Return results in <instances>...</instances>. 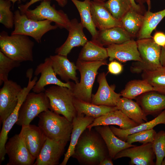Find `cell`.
Wrapping results in <instances>:
<instances>
[{
	"instance_id": "obj_1",
	"label": "cell",
	"mask_w": 165,
	"mask_h": 165,
	"mask_svg": "<svg viewBox=\"0 0 165 165\" xmlns=\"http://www.w3.org/2000/svg\"><path fill=\"white\" fill-rule=\"evenodd\" d=\"M108 148L100 134L94 129L86 128L75 148L72 157L82 165H99L109 156Z\"/></svg>"
},
{
	"instance_id": "obj_2",
	"label": "cell",
	"mask_w": 165,
	"mask_h": 165,
	"mask_svg": "<svg viewBox=\"0 0 165 165\" xmlns=\"http://www.w3.org/2000/svg\"><path fill=\"white\" fill-rule=\"evenodd\" d=\"M50 109L38 116V126L46 137L57 141L66 143L70 140L72 122Z\"/></svg>"
},
{
	"instance_id": "obj_3",
	"label": "cell",
	"mask_w": 165,
	"mask_h": 165,
	"mask_svg": "<svg viewBox=\"0 0 165 165\" xmlns=\"http://www.w3.org/2000/svg\"><path fill=\"white\" fill-rule=\"evenodd\" d=\"M34 42L28 36L19 34L8 35L3 31L0 34V51L13 60L20 63L33 61Z\"/></svg>"
},
{
	"instance_id": "obj_4",
	"label": "cell",
	"mask_w": 165,
	"mask_h": 165,
	"mask_svg": "<svg viewBox=\"0 0 165 165\" xmlns=\"http://www.w3.org/2000/svg\"><path fill=\"white\" fill-rule=\"evenodd\" d=\"M107 64L106 60L84 61L77 60L76 65L81 78L79 82L73 83L72 90L75 98L91 103L92 88L98 70L101 66Z\"/></svg>"
},
{
	"instance_id": "obj_5",
	"label": "cell",
	"mask_w": 165,
	"mask_h": 165,
	"mask_svg": "<svg viewBox=\"0 0 165 165\" xmlns=\"http://www.w3.org/2000/svg\"><path fill=\"white\" fill-rule=\"evenodd\" d=\"M44 92L49 100L50 109L72 122L77 116L74 103L75 98L72 90L55 85L46 89Z\"/></svg>"
},
{
	"instance_id": "obj_6",
	"label": "cell",
	"mask_w": 165,
	"mask_h": 165,
	"mask_svg": "<svg viewBox=\"0 0 165 165\" xmlns=\"http://www.w3.org/2000/svg\"><path fill=\"white\" fill-rule=\"evenodd\" d=\"M136 42L141 61L131 65L130 69L132 73H139L162 67L160 61L161 47L155 43L152 37L138 39Z\"/></svg>"
},
{
	"instance_id": "obj_7",
	"label": "cell",
	"mask_w": 165,
	"mask_h": 165,
	"mask_svg": "<svg viewBox=\"0 0 165 165\" xmlns=\"http://www.w3.org/2000/svg\"><path fill=\"white\" fill-rule=\"evenodd\" d=\"M52 22L46 20H35L28 18L25 14H21L19 10L14 13V29L11 35L22 34L33 38L41 43L43 35L47 32L56 29L58 27L52 25Z\"/></svg>"
},
{
	"instance_id": "obj_8",
	"label": "cell",
	"mask_w": 165,
	"mask_h": 165,
	"mask_svg": "<svg viewBox=\"0 0 165 165\" xmlns=\"http://www.w3.org/2000/svg\"><path fill=\"white\" fill-rule=\"evenodd\" d=\"M50 108L49 100L44 92H29L20 108L16 124L29 125L35 117Z\"/></svg>"
},
{
	"instance_id": "obj_9",
	"label": "cell",
	"mask_w": 165,
	"mask_h": 165,
	"mask_svg": "<svg viewBox=\"0 0 165 165\" xmlns=\"http://www.w3.org/2000/svg\"><path fill=\"white\" fill-rule=\"evenodd\" d=\"M51 0H43L33 9H28L24 14L30 19L35 20H48L55 23L61 28L68 31L71 25L67 14L62 10H57L51 5Z\"/></svg>"
},
{
	"instance_id": "obj_10",
	"label": "cell",
	"mask_w": 165,
	"mask_h": 165,
	"mask_svg": "<svg viewBox=\"0 0 165 165\" xmlns=\"http://www.w3.org/2000/svg\"><path fill=\"white\" fill-rule=\"evenodd\" d=\"M5 149L9 158L6 165H34L36 159L28 149L21 131L9 139Z\"/></svg>"
},
{
	"instance_id": "obj_11",
	"label": "cell",
	"mask_w": 165,
	"mask_h": 165,
	"mask_svg": "<svg viewBox=\"0 0 165 165\" xmlns=\"http://www.w3.org/2000/svg\"><path fill=\"white\" fill-rule=\"evenodd\" d=\"M28 79V82L27 86L23 88L19 95L18 102L15 108L2 124L0 134V163L5 159L6 154L5 146L8 138V134L17 120L19 112L22 104L27 95L32 90L38 80L36 76H35L32 80H31L32 77H29Z\"/></svg>"
},
{
	"instance_id": "obj_12",
	"label": "cell",
	"mask_w": 165,
	"mask_h": 165,
	"mask_svg": "<svg viewBox=\"0 0 165 165\" xmlns=\"http://www.w3.org/2000/svg\"><path fill=\"white\" fill-rule=\"evenodd\" d=\"M23 88L16 82L8 80L0 89V120L3 124L16 106Z\"/></svg>"
},
{
	"instance_id": "obj_13",
	"label": "cell",
	"mask_w": 165,
	"mask_h": 165,
	"mask_svg": "<svg viewBox=\"0 0 165 165\" xmlns=\"http://www.w3.org/2000/svg\"><path fill=\"white\" fill-rule=\"evenodd\" d=\"M39 74H41L40 76L32 90L35 93L44 92L45 86L50 84L66 87L72 90L73 82L69 81L64 82L57 78L52 67L51 59L50 57L46 58L43 63L37 66L34 75L37 76Z\"/></svg>"
},
{
	"instance_id": "obj_14",
	"label": "cell",
	"mask_w": 165,
	"mask_h": 165,
	"mask_svg": "<svg viewBox=\"0 0 165 165\" xmlns=\"http://www.w3.org/2000/svg\"><path fill=\"white\" fill-rule=\"evenodd\" d=\"M155 156L152 143H148L125 148L118 152L113 159L127 157L130 159V165H155Z\"/></svg>"
},
{
	"instance_id": "obj_15",
	"label": "cell",
	"mask_w": 165,
	"mask_h": 165,
	"mask_svg": "<svg viewBox=\"0 0 165 165\" xmlns=\"http://www.w3.org/2000/svg\"><path fill=\"white\" fill-rule=\"evenodd\" d=\"M106 49L110 61L114 60L122 62L141 61L137 42L132 39L122 43L108 45Z\"/></svg>"
},
{
	"instance_id": "obj_16",
	"label": "cell",
	"mask_w": 165,
	"mask_h": 165,
	"mask_svg": "<svg viewBox=\"0 0 165 165\" xmlns=\"http://www.w3.org/2000/svg\"><path fill=\"white\" fill-rule=\"evenodd\" d=\"M66 144L47 138L33 165L58 164Z\"/></svg>"
},
{
	"instance_id": "obj_17",
	"label": "cell",
	"mask_w": 165,
	"mask_h": 165,
	"mask_svg": "<svg viewBox=\"0 0 165 165\" xmlns=\"http://www.w3.org/2000/svg\"><path fill=\"white\" fill-rule=\"evenodd\" d=\"M97 80L98 88L96 94L92 95L91 103L97 105L116 107L121 98L120 94L115 92L114 89L109 86L104 72L98 75Z\"/></svg>"
},
{
	"instance_id": "obj_18",
	"label": "cell",
	"mask_w": 165,
	"mask_h": 165,
	"mask_svg": "<svg viewBox=\"0 0 165 165\" xmlns=\"http://www.w3.org/2000/svg\"><path fill=\"white\" fill-rule=\"evenodd\" d=\"M84 28L76 19L71 20L68 37L65 42L56 49L55 53L67 57L74 47L83 46L88 41L83 31Z\"/></svg>"
},
{
	"instance_id": "obj_19",
	"label": "cell",
	"mask_w": 165,
	"mask_h": 165,
	"mask_svg": "<svg viewBox=\"0 0 165 165\" xmlns=\"http://www.w3.org/2000/svg\"><path fill=\"white\" fill-rule=\"evenodd\" d=\"M135 99L147 116H157L165 109V93L149 91L138 96Z\"/></svg>"
},
{
	"instance_id": "obj_20",
	"label": "cell",
	"mask_w": 165,
	"mask_h": 165,
	"mask_svg": "<svg viewBox=\"0 0 165 165\" xmlns=\"http://www.w3.org/2000/svg\"><path fill=\"white\" fill-rule=\"evenodd\" d=\"M104 3V2L91 1V16L96 27L99 30L116 27L123 28L121 21L112 15Z\"/></svg>"
},
{
	"instance_id": "obj_21",
	"label": "cell",
	"mask_w": 165,
	"mask_h": 165,
	"mask_svg": "<svg viewBox=\"0 0 165 165\" xmlns=\"http://www.w3.org/2000/svg\"><path fill=\"white\" fill-rule=\"evenodd\" d=\"M21 131L28 149L36 159L47 137L39 127L34 125L23 126Z\"/></svg>"
},
{
	"instance_id": "obj_22",
	"label": "cell",
	"mask_w": 165,
	"mask_h": 165,
	"mask_svg": "<svg viewBox=\"0 0 165 165\" xmlns=\"http://www.w3.org/2000/svg\"><path fill=\"white\" fill-rule=\"evenodd\" d=\"M95 118L85 116L83 114L77 115L73 119L72 129L71 134L70 143L64 158L60 165H66L69 158L72 157L74 153L75 148L81 135L91 124Z\"/></svg>"
},
{
	"instance_id": "obj_23",
	"label": "cell",
	"mask_w": 165,
	"mask_h": 165,
	"mask_svg": "<svg viewBox=\"0 0 165 165\" xmlns=\"http://www.w3.org/2000/svg\"><path fill=\"white\" fill-rule=\"evenodd\" d=\"M109 125H117L121 129L127 130L138 124L128 118L120 110L117 109L95 119L87 128L91 129L97 126Z\"/></svg>"
},
{
	"instance_id": "obj_24",
	"label": "cell",
	"mask_w": 165,
	"mask_h": 165,
	"mask_svg": "<svg viewBox=\"0 0 165 165\" xmlns=\"http://www.w3.org/2000/svg\"><path fill=\"white\" fill-rule=\"evenodd\" d=\"M94 127L104 140L109 155L112 159L121 151L136 146L119 138L112 132L109 125L98 126Z\"/></svg>"
},
{
	"instance_id": "obj_25",
	"label": "cell",
	"mask_w": 165,
	"mask_h": 165,
	"mask_svg": "<svg viewBox=\"0 0 165 165\" xmlns=\"http://www.w3.org/2000/svg\"><path fill=\"white\" fill-rule=\"evenodd\" d=\"M50 57L52 61V67L57 75L66 82L70 79L74 81L75 83L79 82L78 78L76 76V65L71 62L67 57L57 54L50 55Z\"/></svg>"
},
{
	"instance_id": "obj_26",
	"label": "cell",
	"mask_w": 165,
	"mask_h": 165,
	"mask_svg": "<svg viewBox=\"0 0 165 165\" xmlns=\"http://www.w3.org/2000/svg\"><path fill=\"white\" fill-rule=\"evenodd\" d=\"M132 39V37L123 28L116 27L99 30L94 40L103 46H108L122 43Z\"/></svg>"
},
{
	"instance_id": "obj_27",
	"label": "cell",
	"mask_w": 165,
	"mask_h": 165,
	"mask_svg": "<svg viewBox=\"0 0 165 165\" xmlns=\"http://www.w3.org/2000/svg\"><path fill=\"white\" fill-rule=\"evenodd\" d=\"M116 107L118 109L138 125L148 121L147 116L140 106L132 99L121 97Z\"/></svg>"
},
{
	"instance_id": "obj_28",
	"label": "cell",
	"mask_w": 165,
	"mask_h": 165,
	"mask_svg": "<svg viewBox=\"0 0 165 165\" xmlns=\"http://www.w3.org/2000/svg\"><path fill=\"white\" fill-rule=\"evenodd\" d=\"M108 57L106 48L97 42L92 39L83 46L78 60L84 61H94L106 60Z\"/></svg>"
},
{
	"instance_id": "obj_29",
	"label": "cell",
	"mask_w": 165,
	"mask_h": 165,
	"mask_svg": "<svg viewBox=\"0 0 165 165\" xmlns=\"http://www.w3.org/2000/svg\"><path fill=\"white\" fill-rule=\"evenodd\" d=\"M165 125V109L152 120L145 122L137 126L127 130H124L111 126L110 127L113 133L119 138L124 141L128 135L139 131L152 129L160 124Z\"/></svg>"
},
{
	"instance_id": "obj_30",
	"label": "cell",
	"mask_w": 165,
	"mask_h": 165,
	"mask_svg": "<svg viewBox=\"0 0 165 165\" xmlns=\"http://www.w3.org/2000/svg\"><path fill=\"white\" fill-rule=\"evenodd\" d=\"M150 9L148 8L144 15L143 24L137 36L138 39L152 38V32L165 16V9L155 13L151 12Z\"/></svg>"
},
{
	"instance_id": "obj_31",
	"label": "cell",
	"mask_w": 165,
	"mask_h": 165,
	"mask_svg": "<svg viewBox=\"0 0 165 165\" xmlns=\"http://www.w3.org/2000/svg\"><path fill=\"white\" fill-rule=\"evenodd\" d=\"M76 7L81 18V23L91 34L92 40H94L97 35L96 29L92 19L91 12V0H71Z\"/></svg>"
},
{
	"instance_id": "obj_32",
	"label": "cell",
	"mask_w": 165,
	"mask_h": 165,
	"mask_svg": "<svg viewBox=\"0 0 165 165\" xmlns=\"http://www.w3.org/2000/svg\"><path fill=\"white\" fill-rule=\"evenodd\" d=\"M74 103L77 115L83 114L85 116L92 117L95 119L108 112L118 109L116 107L97 105L75 98L74 100Z\"/></svg>"
},
{
	"instance_id": "obj_33",
	"label": "cell",
	"mask_w": 165,
	"mask_h": 165,
	"mask_svg": "<svg viewBox=\"0 0 165 165\" xmlns=\"http://www.w3.org/2000/svg\"><path fill=\"white\" fill-rule=\"evenodd\" d=\"M144 15L131 8L122 17L121 21L123 28L132 37H137L143 25Z\"/></svg>"
},
{
	"instance_id": "obj_34",
	"label": "cell",
	"mask_w": 165,
	"mask_h": 165,
	"mask_svg": "<svg viewBox=\"0 0 165 165\" xmlns=\"http://www.w3.org/2000/svg\"><path fill=\"white\" fill-rule=\"evenodd\" d=\"M157 90L144 79L131 80L126 84L120 92L121 96L130 99H135L138 96L147 92Z\"/></svg>"
},
{
	"instance_id": "obj_35",
	"label": "cell",
	"mask_w": 165,
	"mask_h": 165,
	"mask_svg": "<svg viewBox=\"0 0 165 165\" xmlns=\"http://www.w3.org/2000/svg\"><path fill=\"white\" fill-rule=\"evenodd\" d=\"M141 77L158 92L165 94V68L162 66L154 70L145 71Z\"/></svg>"
},
{
	"instance_id": "obj_36",
	"label": "cell",
	"mask_w": 165,
	"mask_h": 165,
	"mask_svg": "<svg viewBox=\"0 0 165 165\" xmlns=\"http://www.w3.org/2000/svg\"><path fill=\"white\" fill-rule=\"evenodd\" d=\"M104 5L116 19L121 21L122 17L132 8L129 0H108Z\"/></svg>"
},
{
	"instance_id": "obj_37",
	"label": "cell",
	"mask_w": 165,
	"mask_h": 165,
	"mask_svg": "<svg viewBox=\"0 0 165 165\" xmlns=\"http://www.w3.org/2000/svg\"><path fill=\"white\" fill-rule=\"evenodd\" d=\"M20 62L10 58L0 50V85L9 80L8 75L13 68L19 67Z\"/></svg>"
},
{
	"instance_id": "obj_38",
	"label": "cell",
	"mask_w": 165,
	"mask_h": 165,
	"mask_svg": "<svg viewBox=\"0 0 165 165\" xmlns=\"http://www.w3.org/2000/svg\"><path fill=\"white\" fill-rule=\"evenodd\" d=\"M152 143L156 159L155 165H161L165 157V131L161 130L157 133Z\"/></svg>"
},
{
	"instance_id": "obj_39",
	"label": "cell",
	"mask_w": 165,
	"mask_h": 165,
	"mask_svg": "<svg viewBox=\"0 0 165 165\" xmlns=\"http://www.w3.org/2000/svg\"><path fill=\"white\" fill-rule=\"evenodd\" d=\"M11 2L0 0V22L8 29H12L14 25V13L10 10Z\"/></svg>"
},
{
	"instance_id": "obj_40",
	"label": "cell",
	"mask_w": 165,
	"mask_h": 165,
	"mask_svg": "<svg viewBox=\"0 0 165 165\" xmlns=\"http://www.w3.org/2000/svg\"><path fill=\"white\" fill-rule=\"evenodd\" d=\"M156 133L153 129L142 131L128 135L124 141L130 144L135 142L142 144L152 143Z\"/></svg>"
},
{
	"instance_id": "obj_41",
	"label": "cell",
	"mask_w": 165,
	"mask_h": 165,
	"mask_svg": "<svg viewBox=\"0 0 165 165\" xmlns=\"http://www.w3.org/2000/svg\"><path fill=\"white\" fill-rule=\"evenodd\" d=\"M43 0H30L29 2L24 4H21L18 6L21 14H24L26 11L32 4L40 1ZM56 1L58 5L61 7H64L68 3L67 0H54Z\"/></svg>"
},
{
	"instance_id": "obj_42",
	"label": "cell",
	"mask_w": 165,
	"mask_h": 165,
	"mask_svg": "<svg viewBox=\"0 0 165 165\" xmlns=\"http://www.w3.org/2000/svg\"><path fill=\"white\" fill-rule=\"evenodd\" d=\"M123 65L116 61H111L108 64V70L110 73L118 75L121 73L123 70Z\"/></svg>"
},
{
	"instance_id": "obj_43",
	"label": "cell",
	"mask_w": 165,
	"mask_h": 165,
	"mask_svg": "<svg viewBox=\"0 0 165 165\" xmlns=\"http://www.w3.org/2000/svg\"><path fill=\"white\" fill-rule=\"evenodd\" d=\"M152 37L155 43L161 47L165 46V33L160 31L156 32Z\"/></svg>"
},
{
	"instance_id": "obj_44",
	"label": "cell",
	"mask_w": 165,
	"mask_h": 165,
	"mask_svg": "<svg viewBox=\"0 0 165 165\" xmlns=\"http://www.w3.org/2000/svg\"><path fill=\"white\" fill-rule=\"evenodd\" d=\"M133 9L138 12L144 15L146 11L144 4H137L135 0H129Z\"/></svg>"
},
{
	"instance_id": "obj_45",
	"label": "cell",
	"mask_w": 165,
	"mask_h": 165,
	"mask_svg": "<svg viewBox=\"0 0 165 165\" xmlns=\"http://www.w3.org/2000/svg\"><path fill=\"white\" fill-rule=\"evenodd\" d=\"M112 159L109 156L105 158L100 163L99 165H113Z\"/></svg>"
},
{
	"instance_id": "obj_46",
	"label": "cell",
	"mask_w": 165,
	"mask_h": 165,
	"mask_svg": "<svg viewBox=\"0 0 165 165\" xmlns=\"http://www.w3.org/2000/svg\"><path fill=\"white\" fill-rule=\"evenodd\" d=\"M160 61L162 66L165 68V46L161 47Z\"/></svg>"
},
{
	"instance_id": "obj_47",
	"label": "cell",
	"mask_w": 165,
	"mask_h": 165,
	"mask_svg": "<svg viewBox=\"0 0 165 165\" xmlns=\"http://www.w3.org/2000/svg\"><path fill=\"white\" fill-rule=\"evenodd\" d=\"M148 0H135L136 3L140 4H144L145 2H147Z\"/></svg>"
},
{
	"instance_id": "obj_48",
	"label": "cell",
	"mask_w": 165,
	"mask_h": 165,
	"mask_svg": "<svg viewBox=\"0 0 165 165\" xmlns=\"http://www.w3.org/2000/svg\"><path fill=\"white\" fill-rule=\"evenodd\" d=\"M12 2L13 3V6L15 3L17 1H23V2H25L27 0H9Z\"/></svg>"
},
{
	"instance_id": "obj_49",
	"label": "cell",
	"mask_w": 165,
	"mask_h": 165,
	"mask_svg": "<svg viewBox=\"0 0 165 165\" xmlns=\"http://www.w3.org/2000/svg\"><path fill=\"white\" fill-rule=\"evenodd\" d=\"M161 165H165V157L163 159L161 163Z\"/></svg>"
},
{
	"instance_id": "obj_50",
	"label": "cell",
	"mask_w": 165,
	"mask_h": 165,
	"mask_svg": "<svg viewBox=\"0 0 165 165\" xmlns=\"http://www.w3.org/2000/svg\"><path fill=\"white\" fill-rule=\"evenodd\" d=\"M93 1H96L97 2H105L106 0H93Z\"/></svg>"
}]
</instances>
